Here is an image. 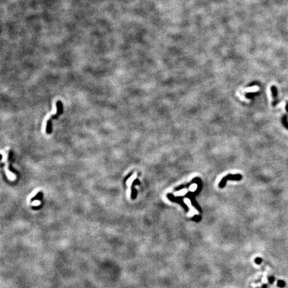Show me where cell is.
<instances>
[{"mask_svg": "<svg viewBox=\"0 0 288 288\" xmlns=\"http://www.w3.org/2000/svg\"><path fill=\"white\" fill-rule=\"evenodd\" d=\"M56 106H57V113L55 115H52V116L50 117V118L48 119L47 121V124H46V132H47V133L48 134H50L52 131V121L54 119L58 118V117L63 113V105L60 101H58V102H56Z\"/></svg>", "mask_w": 288, "mask_h": 288, "instance_id": "obj_1", "label": "cell"}, {"mask_svg": "<svg viewBox=\"0 0 288 288\" xmlns=\"http://www.w3.org/2000/svg\"><path fill=\"white\" fill-rule=\"evenodd\" d=\"M136 184H140V181L136 180L133 182V184L131 185V199H136V195H137V191L136 190V189L134 188V186H135Z\"/></svg>", "mask_w": 288, "mask_h": 288, "instance_id": "obj_3", "label": "cell"}, {"mask_svg": "<svg viewBox=\"0 0 288 288\" xmlns=\"http://www.w3.org/2000/svg\"><path fill=\"white\" fill-rule=\"evenodd\" d=\"M262 259H260V258H257V259L255 260V263H257L258 264H260L261 262H262Z\"/></svg>", "mask_w": 288, "mask_h": 288, "instance_id": "obj_5", "label": "cell"}, {"mask_svg": "<svg viewBox=\"0 0 288 288\" xmlns=\"http://www.w3.org/2000/svg\"><path fill=\"white\" fill-rule=\"evenodd\" d=\"M242 178V176L241 175H239V174H237V175H228L226 177L224 178L221 181V182L220 183V188H224V187L226 186L227 180H240Z\"/></svg>", "mask_w": 288, "mask_h": 288, "instance_id": "obj_2", "label": "cell"}, {"mask_svg": "<svg viewBox=\"0 0 288 288\" xmlns=\"http://www.w3.org/2000/svg\"><path fill=\"white\" fill-rule=\"evenodd\" d=\"M41 194H42V193H41V192H39V193H37V194L36 195H35V196L34 197H33V198L31 199V201H33V200H35V199H41V197H42V196H40V195H41Z\"/></svg>", "mask_w": 288, "mask_h": 288, "instance_id": "obj_4", "label": "cell"}]
</instances>
